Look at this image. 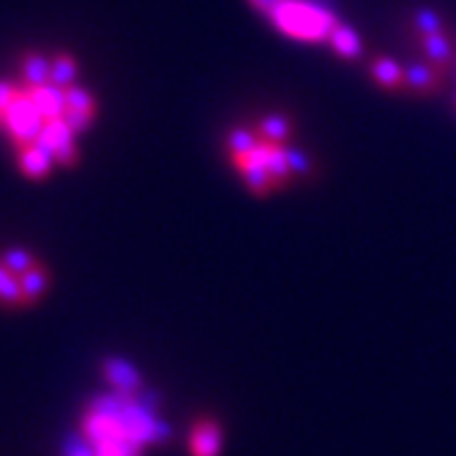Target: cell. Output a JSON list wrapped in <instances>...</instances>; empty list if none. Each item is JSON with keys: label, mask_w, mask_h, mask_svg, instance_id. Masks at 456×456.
I'll use <instances>...</instances> for the list:
<instances>
[{"label": "cell", "mask_w": 456, "mask_h": 456, "mask_svg": "<svg viewBox=\"0 0 456 456\" xmlns=\"http://www.w3.org/2000/svg\"><path fill=\"white\" fill-rule=\"evenodd\" d=\"M248 3L259 13L272 18L279 31L297 41H310V44L325 41L340 26L335 13L310 0H248Z\"/></svg>", "instance_id": "6da1fadb"}, {"label": "cell", "mask_w": 456, "mask_h": 456, "mask_svg": "<svg viewBox=\"0 0 456 456\" xmlns=\"http://www.w3.org/2000/svg\"><path fill=\"white\" fill-rule=\"evenodd\" d=\"M44 125H46L44 114L38 112V107H36V102L28 94V89H23L16 102L11 104V110H8L0 127H3V132L8 134V140L18 150V147L36 142L41 137V132H44Z\"/></svg>", "instance_id": "7a4b0ae2"}, {"label": "cell", "mask_w": 456, "mask_h": 456, "mask_svg": "<svg viewBox=\"0 0 456 456\" xmlns=\"http://www.w3.org/2000/svg\"><path fill=\"white\" fill-rule=\"evenodd\" d=\"M99 373L104 378V383L112 388L119 398H137L140 391L145 388V378L142 373L122 358H104Z\"/></svg>", "instance_id": "3957f363"}, {"label": "cell", "mask_w": 456, "mask_h": 456, "mask_svg": "<svg viewBox=\"0 0 456 456\" xmlns=\"http://www.w3.org/2000/svg\"><path fill=\"white\" fill-rule=\"evenodd\" d=\"M38 140L53 152V158H56L59 165L74 167V165L79 163V147L74 142V132H71V127L66 125L61 117L59 119H46L44 132H41Z\"/></svg>", "instance_id": "277c9868"}, {"label": "cell", "mask_w": 456, "mask_h": 456, "mask_svg": "<svg viewBox=\"0 0 456 456\" xmlns=\"http://www.w3.org/2000/svg\"><path fill=\"white\" fill-rule=\"evenodd\" d=\"M53 163H56L53 152L41 140H36V142L26 147H18V170L28 180L46 178Z\"/></svg>", "instance_id": "5b68a950"}, {"label": "cell", "mask_w": 456, "mask_h": 456, "mask_svg": "<svg viewBox=\"0 0 456 456\" xmlns=\"http://www.w3.org/2000/svg\"><path fill=\"white\" fill-rule=\"evenodd\" d=\"M18 74L23 89H36L51 82V59L41 51L26 49L18 59Z\"/></svg>", "instance_id": "8992f818"}, {"label": "cell", "mask_w": 456, "mask_h": 456, "mask_svg": "<svg viewBox=\"0 0 456 456\" xmlns=\"http://www.w3.org/2000/svg\"><path fill=\"white\" fill-rule=\"evenodd\" d=\"M224 431L213 419H198L191 431V456H218Z\"/></svg>", "instance_id": "52a82bcc"}, {"label": "cell", "mask_w": 456, "mask_h": 456, "mask_svg": "<svg viewBox=\"0 0 456 456\" xmlns=\"http://www.w3.org/2000/svg\"><path fill=\"white\" fill-rule=\"evenodd\" d=\"M20 289H23V299H26V310H31L36 305H41V299L49 294L53 277H51V269L38 261L33 269H28L26 274H20Z\"/></svg>", "instance_id": "ba28073f"}, {"label": "cell", "mask_w": 456, "mask_h": 456, "mask_svg": "<svg viewBox=\"0 0 456 456\" xmlns=\"http://www.w3.org/2000/svg\"><path fill=\"white\" fill-rule=\"evenodd\" d=\"M441 71L434 64H413L403 66V89H411L413 94H431L439 89Z\"/></svg>", "instance_id": "9c48e42d"}, {"label": "cell", "mask_w": 456, "mask_h": 456, "mask_svg": "<svg viewBox=\"0 0 456 456\" xmlns=\"http://www.w3.org/2000/svg\"><path fill=\"white\" fill-rule=\"evenodd\" d=\"M28 94L36 102L38 112L44 114V119H59L66 112V94L61 86L56 84H44V86H36L28 89Z\"/></svg>", "instance_id": "30bf717a"}, {"label": "cell", "mask_w": 456, "mask_h": 456, "mask_svg": "<svg viewBox=\"0 0 456 456\" xmlns=\"http://www.w3.org/2000/svg\"><path fill=\"white\" fill-rule=\"evenodd\" d=\"M421 46H424V53L428 56V61L436 66L439 71H444L446 66L452 64L454 53H452V41L441 33H434V36H421Z\"/></svg>", "instance_id": "8fae6325"}, {"label": "cell", "mask_w": 456, "mask_h": 456, "mask_svg": "<svg viewBox=\"0 0 456 456\" xmlns=\"http://www.w3.org/2000/svg\"><path fill=\"white\" fill-rule=\"evenodd\" d=\"M77 77H79V64H77V59L71 53L59 51V53L51 56V84L66 89V86L77 82Z\"/></svg>", "instance_id": "7c38bea8"}, {"label": "cell", "mask_w": 456, "mask_h": 456, "mask_svg": "<svg viewBox=\"0 0 456 456\" xmlns=\"http://www.w3.org/2000/svg\"><path fill=\"white\" fill-rule=\"evenodd\" d=\"M256 132H259V137L269 140V142L287 145L289 142V134H292V122L284 114H266L259 125H256Z\"/></svg>", "instance_id": "4fadbf2b"}, {"label": "cell", "mask_w": 456, "mask_h": 456, "mask_svg": "<svg viewBox=\"0 0 456 456\" xmlns=\"http://www.w3.org/2000/svg\"><path fill=\"white\" fill-rule=\"evenodd\" d=\"M370 77L386 89H403V66L393 59H375L370 64Z\"/></svg>", "instance_id": "5bb4252c"}, {"label": "cell", "mask_w": 456, "mask_h": 456, "mask_svg": "<svg viewBox=\"0 0 456 456\" xmlns=\"http://www.w3.org/2000/svg\"><path fill=\"white\" fill-rule=\"evenodd\" d=\"M327 44L338 51L342 59H358L360 53H362V44H360L358 33L353 31V28H347V26H342V23L330 33Z\"/></svg>", "instance_id": "9a60e30c"}, {"label": "cell", "mask_w": 456, "mask_h": 456, "mask_svg": "<svg viewBox=\"0 0 456 456\" xmlns=\"http://www.w3.org/2000/svg\"><path fill=\"white\" fill-rule=\"evenodd\" d=\"M41 259H36L28 248H20V246H11V248H3L0 251V264L13 274V277H20L26 274L28 269H33Z\"/></svg>", "instance_id": "2e32d148"}, {"label": "cell", "mask_w": 456, "mask_h": 456, "mask_svg": "<svg viewBox=\"0 0 456 456\" xmlns=\"http://www.w3.org/2000/svg\"><path fill=\"white\" fill-rule=\"evenodd\" d=\"M0 310H26V299H23V289H20V279L11 277L0 284Z\"/></svg>", "instance_id": "e0dca14e"}, {"label": "cell", "mask_w": 456, "mask_h": 456, "mask_svg": "<svg viewBox=\"0 0 456 456\" xmlns=\"http://www.w3.org/2000/svg\"><path fill=\"white\" fill-rule=\"evenodd\" d=\"M64 94H66V110H79V112L97 114V99L92 97V92H86L84 86L71 84V86H66Z\"/></svg>", "instance_id": "ac0fdd59"}, {"label": "cell", "mask_w": 456, "mask_h": 456, "mask_svg": "<svg viewBox=\"0 0 456 456\" xmlns=\"http://www.w3.org/2000/svg\"><path fill=\"white\" fill-rule=\"evenodd\" d=\"M413 26H416V31L421 33V36H434V33L444 31L441 18L436 16L434 11H428V8H421V11L413 16Z\"/></svg>", "instance_id": "d6986e66"}, {"label": "cell", "mask_w": 456, "mask_h": 456, "mask_svg": "<svg viewBox=\"0 0 456 456\" xmlns=\"http://www.w3.org/2000/svg\"><path fill=\"white\" fill-rule=\"evenodd\" d=\"M61 119H64L66 125L71 127L74 134H82V132H86L89 127H92V122L97 119V114L79 112V110H66V112L61 114Z\"/></svg>", "instance_id": "ffe728a7"}, {"label": "cell", "mask_w": 456, "mask_h": 456, "mask_svg": "<svg viewBox=\"0 0 456 456\" xmlns=\"http://www.w3.org/2000/svg\"><path fill=\"white\" fill-rule=\"evenodd\" d=\"M20 92H23V86H18V84L0 82V125H3L5 114H8V110H11V104L16 102Z\"/></svg>", "instance_id": "44dd1931"}, {"label": "cell", "mask_w": 456, "mask_h": 456, "mask_svg": "<svg viewBox=\"0 0 456 456\" xmlns=\"http://www.w3.org/2000/svg\"><path fill=\"white\" fill-rule=\"evenodd\" d=\"M287 160H289V167H292L294 175H307L312 170L310 155H305L302 150H297L292 145H287Z\"/></svg>", "instance_id": "7402d4cb"}, {"label": "cell", "mask_w": 456, "mask_h": 456, "mask_svg": "<svg viewBox=\"0 0 456 456\" xmlns=\"http://www.w3.org/2000/svg\"><path fill=\"white\" fill-rule=\"evenodd\" d=\"M8 277H11V272H8V269H5V266L0 264V284H3V281H5Z\"/></svg>", "instance_id": "603a6c76"}]
</instances>
